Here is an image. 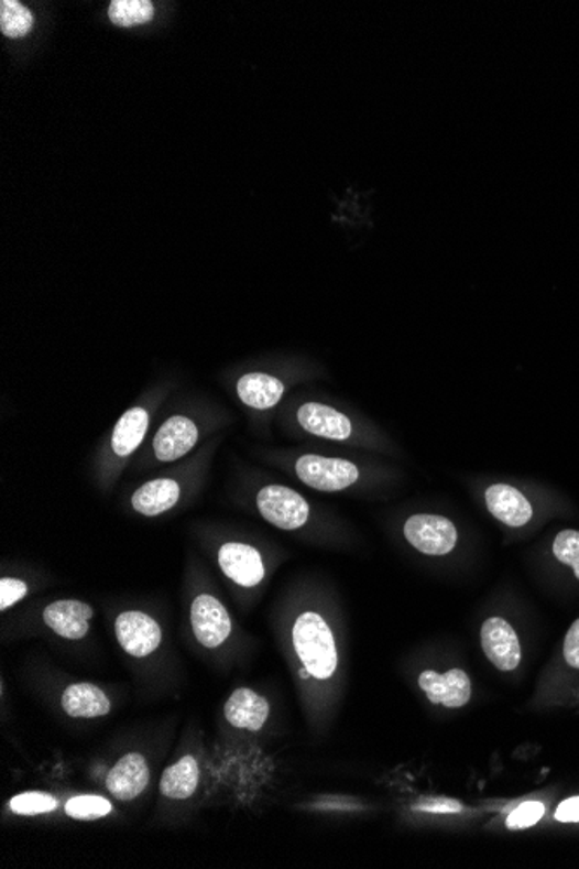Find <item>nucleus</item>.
Here are the masks:
<instances>
[{
	"label": "nucleus",
	"mask_w": 579,
	"mask_h": 869,
	"mask_svg": "<svg viewBox=\"0 0 579 869\" xmlns=\"http://www.w3.org/2000/svg\"><path fill=\"white\" fill-rule=\"evenodd\" d=\"M208 751L200 731L189 727L181 739L176 757L160 774L153 823L181 826L195 816L208 783Z\"/></svg>",
	"instance_id": "nucleus-1"
},
{
	"label": "nucleus",
	"mask_w": 579,
	"mask_h": 869,
	"mask_svg": "<svg viewBox=\"0 0 579 869\" xmlns=\"http://www.w3.org/2000/svg\"><path fill=\"white\" fill-rule=\"evenodd\" d=\"M114 641L139 684L164 693L176 686L177 663L168 653L165 630L143 609H123L113 620Z\"/></svg>",
	"instance_id": "nucleus-2"
},
{
	"label": "nucleus",
	"mask_w": 579,
	"mask_h": 869,
	"mask_svg": "<svg viewBox=\"0 0 579 869\" xmlns=\"http://www.w3.org/2000/svg\"><path fill=\"white\" fill-rule=\"evenodd\" d=\"M188 624L193 645L201 660L219 672L233 670L240 660L238 651L241 644L238 642L237 624L221 597L205 587L193 593L188 605Z\"/></svg>",
	"instance_id": "nucleus-3"
},
{
	"label": "nucleus",
	"mask_w": 579,
	"mask_h": 869,
	"mask_svg": "<svg viewBox=\"0 0 579 869\" xmlns=\"http://www.w3.org/2000/svg\"><path fill=\"white\" fill-rule=\"evenodd\" d=\"M290 651L298 666V678L310 689L330 687L340 670L339 642L321 612H298L290 627Z\"/></svg>",
	"instance_id": "nucleus-4"
},
{
	"label": "nucleus",
	"mask_w": 579,
	"mask_h": 869,
	"mask_svg": "<svg viewBox=\"0 0 579 869\" xmlns=\"http://www.w3.org/2000/svg\"><path fill=\"white\" fill-rule=\"evenodd\" d=\"M35 686L44 702L51 703L54 710L75 723H92L110 717L117 706V694L98 682L45 674L35 681Z\"/></svg>",
	"instance_id": "nucleus-5"
},
{
	"label": "nucleus",
	"mask_w": 579,
	"mask_h": 869,
	"mask_svg": "<svg viewBox=\"0 0 579 869\" xmlns=\"http://www.w3.org/2000/svg\"><path fill=\"white\" fill-rule=\"evenodd\" d=\"M155 775L152 751L131 748L111 763L105 775V790L119 804H134L146 795Z\"/></svg>",
	"instance_id": "nucleus-6"
},
{
	"label": "nucleus",
	"mask_w": 579,
	"mask_h": 869,
	"mask_svg": "<svg viewBox=\"0 0 579 869\" xmlns=\"http://www.w3.org/2000/svg\"><path fill=\"white\" fill-rule=\"evenodd\" d=\"M95 608L86 600L56 599L42 608L39 621L44 632L57 641L80 644L90 636V621L95 620Z\"/></svg>",
	"instance_id": "nucleus-7"
},
{
	"label": "nucleus",
	"mask_w": 579,
	"mask_h": 869,
	"mask_svg": "<svg viewBox=\"0 0 579 869\" xmlns=\"http://www.w3.org/2000/svg\"><path fill=\"white\" fill-rule=\"evenodd\" d=\"M255 507L265 523L273 524L277 530H301L310 518V507L306 498L288 486H262L255 495Z\"/></svg>",
	"instance_id": "nucleus-8"
},
{
	"label": "nucleus",
	"mask_w": 579,
	"mask_h": 869,
	"mask_svg": "<svg viewBox=\"0 0 579 869\" xmlns=\"http://www.w3.org/2000/svg\"><path fill=\"white\" fill-rule=\"evenodd\" d=\"M271 705L252 687L231 691L221 710L222 735H259L270 720Z\"/></svg>",
	"instance_id": "nucleus-9"
},
{
	"label": "nucleus",
	"mask_w": 579,
	"mask_h": 869,
	"mask_svg": "<svg viewBox=\"0 0 579 869\" xmlns=\"http://www.w3.org/2000/svg\"><path fill=\"white\" fill-rule=\"evenodd\" d=\"M216 563L229 584L241 590L258 588L265 578L261 551L240 540H226L216 548Z\"/></svg>",
	"instance_id": "nucleus-10"
},
{
	"label": "nucleus",
	"mask_w": 579,
	"mask_h": 869,
	"mask_svg": "<svg viewBox=\"0 0 579 869\" xmlns=\"http://www.w3.org/2000/svg\"><path fill=\"white\" fill-rule=\"evenodd\" d=\"M297 478L313 490L337 493L349 490L361 478L358 466L346 458L303 455L295 461Z\"/></svg>",
	"instance_id": "nucleus-11"
},
{
	"label": "nucleus",
	"mask_w": 579,
	"mask_h": 869,
	"mask_svg": "<svg viewBox=\"0 0 579 869\" xmlns=\"http://www.w3.org/2000/svg\"><path fill=\"white\" fill-rule=\"evenodd\" d=\"M403 533L409 545L425 555H446L457 547V528L443 515H412L406 519Z\"/></svg>",
	"instance_id": "nucleus-12"
},
{
	"label": "nucleus",
	"mask_w": 579,
	"mask_h": 869,
	"mask_svg": "<svg viewBox=\"0 0 579 869\" xmlns=\"http://www.w3.org/2000/svg\"><path fill=\"white\" fill-rule=\"evenodd\" d=\"M481 644L485 656L502 672H512L521 663V642L512 624L503 618L485 620L481 629Z\"/></svg>",
	"instance_id": "nucleus-13"
},
{
	"label": "nucleus",
	"mask_w": 579,
	"mask_h": 869,
	"mask_svg": "<svg viewBox=\"0 0 579 869\" xmlns=\"http://www.w3.org/2000/svg\"><path fill=\"white\" fill-rule=\"evenodd\" d=\"M418 686L427 694L428 702L446 708H461L472 698L469 675L460 669L449 670L445 675L425 670L418 677Z\"/></svg>",
	"instance_id": "nucleus-14"
},
{
	"label": "nucleus",
	"mask_w": 579,
	"mask_h": 869,
	"mask_svg": "<svg viewBox=\"0 0 579 869\" xmlns=\"http://www.w3.org/2000/svg\"><path fill=\"white\" fill-rule=\"evenodd\" d=\"M198 427L188 416L174 415L160 425L153 437V454L162 464L179 460L198 443Z\"/></svg>",
	"instance_id": "nucleus-15"
},
{
	"label": "nucleus",
	"mask_w": 579,
	"mask_h": 869,
	"mask_svg": "<svg viewBox=\"0 0 579 869\" xmlns=\"http://www.w3.org/2000/svg\"><path fill=\"white\" fill-rule=\"evenodd\" d=\"M183 498V485L174 478H156L139 486L131 495V509L143 518H159L176 509Z\"/></svg>",
	"instance_id": "nucleus-16"
},
{
	"label": "nucleus",
	"mask_w": 579,
	"mask_h": 869,
	"mask_svg": "<svg viewBox=\"0 0 579 869\" xmlns=\"http://www.w3.org/2000/svg\"><path fill=\"white\" fill-rule=\"evenodd\" d=\"M298 425L313 436L346 442L352 436V424L343 413L337 412L328 404L306 403L298 409Z\"/></svg>",
	"instance_id": "nucleus-17"
},
{
	"label": "nucleus",
	"mask_w": 579,
	"mask_h": 869,
	"mask_svg": "<svg viewBox=\"0 0 579 869\" xmlns=\"http://www.w3.org/2000/svg\"><path fill=\"white\" fill-rule=\"evenodd\" d=\"M485 506L494 519L511 528H521L533 518V507L511 485H493L485 490Z\"/></svg>",
	"instance_id": "nucleus-18"
},
{
	"label": "nucleus",
	"mask_w": 579,
	"mask_h": 869,
	"mask_svg": "<svg viewBox=\"0 0 579 869\" xmlns=\"http://www.w3.org/2000/svg\"><path fill=\"white\" fill-rule=\"evenodd\" d=\"M237 392L241 403L250 409L270 410L282 401L285 385L276 377L252 372L238 380Z\"/></svg>",
	"instance_id": "nucleus-19"
},
{
	"label": "nucleus",
	"mask_w": 579,
	"mask_h": 869,
	"mask_svg": "<svg viewBox=\"0 0 579 869\" xmlns=\"http://www.w3.org/2000/svg\"><path fill=\"white\" fill-rule=\"evenodd\" d=\"M150 427V413L141 406L127 410L111 434V452L119 458L131 457L143 443Z\"/></svg>",
	"instance_id": "nucleus-20"
},
{
	"label": "nucleus",
	"mask_w": 579,
	"mask_h": 869,
	"mask_svg": "<svg viewBox=\"0 0 579 869\" xmlns=\"http://www.w3.org/2000/svg\"><path fill=\"white\" fill-rule=\"evenodd\" d=\"M62 813L68 819L80 823L108 819L114 814V801L99 793H77L63 802Z\"/></svg>",
	"instance_id": "nucleus-21"
},
{
	"label": "nucleus",
	"mask_w": 579,
	"mask_h": 869,
	"mask_svg": "<svg viewBox=\"0 0 579 869\" xmlns=\"http://www.w3.org/2000/svg\"><path fill=\"white\" fill-rule=\"evenodd\" d=\"M62 808V799L56 793L44 792V790L17 793L6 804V813L17 817L53 816Z\"/></svg>",
	"instance_id": "nucleus-22"
},
{
	"label": "nucleus",
	"mask_w": 579,
	"mask_h": 869,
	"mask_svg": "<svg viewBox=\"0 0 579 869\" xmlns=\"http://www.w3.org/2000/svg\"><path fill=\"white\" fill-rule=\"evenodd\" d=\"M155 8L150 0H113L108 9V17L114 25L129 26L143 25L153 20Z\"/></svg>",
	"instance_id": "nucleus-23"
},
{
	"label": "nucleus",
	"mask_w": 579,
	"mask_h": 869,
	"mask_svg": "<svg viewBox=\"0 0 579 869\" xmlns=\"http://www.w3.org/2000/svg\"><path fill=\"white\" fill-rule=\"evenodd\" d=\"M32 26L33 14L26 6L20 4L18 0H2L0 2V30L6 37H25Z\"/></svg>",
	"instance_id": "nucleus-24"
},
{
	"label": "nucleus",
	"mask_w": 579,
	"mask_h": 869,
	"mask_svg": "<svg viewBox=\"0 0 579 869\" xmlns=\"http://www.w3.org/2000/svg\"><path fill=\"white\" fill-rule=\"evenodd\" d=\"M551 551L557 561L575 569L576 578L579 579V531H560L559 535L555 536Z\"/></svg>",
	"instance_id": "nucleus-25"
},
{
	"label": "nucleus",
	"mask_w": 579,
	"mask_h": 869,
	"mask_svg": "<svg viewBox=\"0 0 579 869\" xmlns=\"http://www.w3.org/2000/svg\"><path fill=\"white\" fill-rule=\"evenodd\" d=\"M30 594V585L25 578L18 576H2L0 579V611L8 612L20 605Z\"/></svg>",
	"instance_id": "nucleus-26"
},
{
	"label": "nucleus",
	"mask_w": 579,
	"mask_h": 869,
	"mask_svg": "<svg viewBox=\"0 0 579 869\" xmlns=\"http://www.w3.org/2000/svg\"><path fill=\"white\" fill-rule=\"evenodd\" d=\"M543 814H545V805L542 802H526V804L518 805L509 816L506 826L511 829L531 828L542 819Z\"/></svg>",
	"instance_id": "nucleus-27"
},
{
	"label": "nucleus",
	"mask_w": 579,
	"mask_h": 869,
	"mask_svg": "<svg viewBox=\"0 0 579 869\" xmlns=\"http://www.w3.org/2000/svg\"><path fill=\"white\" fill-rule=\"evenodd\" d=\"M413 808L420 811V813L458 814L463 811V805L454 801V799H445V796H424V799L416 802Z\"/></svg>",
	"instance_id": "nucleus-28"
},
{
	"label": "nucleus",
	"mask_w": 579,
	"mask_h": 869,
	"mask_svg": "<svg viewBox=\"0 0 579 869\" xmlns=\"http://www.w3.org/2000/svg\"><path fill=\"white\" fill-rule=\"evenodd\" d=\"M564 658L572 669L579 670V620L571 624L564 639Z\"/></svg>",
	"instance_id": "nucleus-29"
},
{
	"label": "nucleus",
	"mask_w": 579,
	"mask_h": 869,
	"mask_svg": "<svg viewBox=\"0 0 579 869\" xmlns=\"http://www.w3.org/2000/svg\"><path fill=\"white\" fill-rule=\"evenodd\" d=\"M555 819L560 823H579V796H572L569 801L562 802L555 811Z\"/></svg>",
	"instance_id": "nucleus-30"
}]
</instances>
